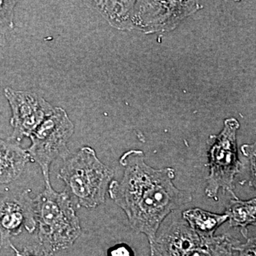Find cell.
<instances>
[{
  "instance_id": "obj_7",
  "label": "cell",
  "mask_w": 256,
  "mask_h": 256,
  "mask_svg": "<svg viewBox=\"0 0 256 256\" xmlns=\"http://www.w3.org/2000/svg\"><path fill=\"white\" fill-rule=\"evenodd\" d=\"M4 94L11 108L10 124L13 128L8 139L18 144L24 138H30L54 110V107L36 92L5 88Z\"/></svg>"
},
{
  "instance_id": "obj_2",
  "label": "cell",
  "mask_w": 256,
  "mask_h": 256,
  "mask_svg": "<svg viewBox=\"0 0 256 256\" xmlns=\"http://www.w3.org/2000/svg\"><path fill=\"white\" fill-rule=\"evenodd\" d=\"M114 176V171L100 161L92 148L87 146L67 158L58 174L65 183L64 191L73 205L88 210L105 203Z\"/></svg>"
},
{
  "instance_id": "obj_11",
  "label": "cell",
  "mask_w": 256,
  "mask_h": 256,
  "mask_svg": "<svg viewBox=\"0 0 256 256\" xmlns=\"http://www.w3.org/2000/svg\"><path fill=\"white\" fill-rule=\"evenodd\" d=\"M225 214L228 216L229 225L240 229L244 238L248 239V226H256V200H240L233 198L228 202Z\"/></svg>"
},
{
  "instance_id": "obj_10",
  "label": "cell",
  "mask_w": 256,
  "mask_h": 256,
  "mask_svg": "<svg viewBox=\"0 0 256 256\" xmlns=\"http://www.w3.org/2000/svg\"><path fill=\"white\" fill-rule=\"evenodd\" d=\"M183 220L200 236H214L215 232L228 220V216L212 213L200 208H188L182 212Z\"/></svg>"
},
{
  "instance_id": "obj_16",
  "label": "cell",
  "mask_w": 256,
  "mask_h": 256,
  "mask_svg": "<svg viewBox=\"0 0 256 256\" xmlns=\"http://www.w3.org/2000/svg\"><path fill=\"white\" fill-rule=\"evenodd\" d=\"M239 256H256V238L247 239L246 242L239 246Z\"/></svg>"
},
{
  "instance_id": "obj_8",
  "label": "cell",
  "mask_w": 256,
  "mask_h": 256,
  "mask_svg": "<svg viewBox=\"0 0 256 256\" xmlns=\"http://www.w3.org/2000/svg\"><path fill=\"white\" fill-rule=\"evenodd\" d=\"M36 228L34 201L28 190L0 195V248H10L11 238Z\"/></svg>"
},
{
  "instance_id": "obj_6",
  "label": "cell",
  "mask_w": 256,
  "mask_h": 256,
  "mask_svg": "<svg viewBox=\"0 0 256 256\" xmlns=\"http://www.w3.org/2000/svg\"><path fill=\"white\" fill-rule=\"evenodd\" d=\"M75 126L62 108L55 107L53 114L30 136L32 144L26 150L31 161L41 168L46 186H50V170L52 163L60 158L64 160L70 154L68 142Z\"/></svg>"
},
{
  "instance_id": "obj_15",
  "label": "cell",
  "mask_w": 256,
  "mask_h": 256,
  "mask_svg": "<svg viewBox=\"0 0 256 256\" xmlns=\"http://www.w3.org/2000/svg\"><path fill=\"white\" fill-rule=\"evenodd\" d=\"M108 256H134V252L126 244H119L110 248L108 250Z\"/></svg>"
},
{
  "instance_id": "obj_9",
  "label": "cell",
  "mask_w": 256,
  "mask_h": 256,
  "mask_svg": "<svg viewBox=\"0 0 256 256\" xmlns=\"http://www.w3.org/2000/svg\"><path fill=\"white\" fill-rule=\"evenodd\" d=\"M30 161L26 150L18 143L0 139V184H8L20 178Z\"/></svg>"
},
{
  "instance_id": "obj_5",
  "label": "cell",
  "mask_w": 256,
  "mask_h": 256,
  "mask_svg": "<svg viewBox=\"0 0 256 256\" xmlns=\"http://www.w3.org/2000/svg\"><path fill=\"white\" fill-rule=\"evenodd\" d=\"M239 124L234 118L227 119L223 130L217 136H210L208 152L210 174L206 178L205 194L208 198L218 201L220 190L232 194L236 176L240 172V164L237 154L236 132Z\"/></svg>"
},
{
  "instance_id": "obj_12",
  "label": "cell",
  "mask_w": 256,
  "mask_h": 256,
  "mask_svg": "<svg viewBox=\"0 0 256 256\" xmlns=\"http://www.w3.org/2000/svg\"><path fill=\"white\" fill-rule=\"evenodd\" d=\"M16 1H0V46H6L8 34L15 28L14 18Z\"/></svg>"
},
{
  "instance_id": "obj_1",
  "label": "cell",
  "mask_w": 256,
  "mask_h": 256,
  "mask_svg": "<svg viewBox=\"0 0 256 256\" xmlns=\"http://www.w3.org/2000/svg\"><path fill=\"white\" fill-rule=\"evenodd\" d=\"M144 158L141 150L124 152L120 159L124 168L122 180H112L108 192L124 210L131 228L146 235L150 245L165 218L188 204L193 196L175 186L174 169H154Z\"/></svg>"
},
{
  "instance_id": "obj_3",
  "label": "cell",
  "mask_w": 256,
  "mask_h": 256,
  "mask_svg": "<svg viewBox=\"0 0 256 256\" xmlns=\"http://www.w3.org/2000/svg\"><path fill=\"white\" fill-rule=\"evenodd\" d=\"M34 201L40 245L50 254L72 246L82 227L66 192L46 186Z\"/></svg>"
},
{
  "instance_id": "obj_14",
  "label": "cell",
  "mask_w": 256,
  "mask_h": 256,
  "mask_svg": "<svg viewBox=\"0 0 256 256\" xmlns=\"http://www.w3.org/2000/svg\"><path fill=\"white\" fill-rule=\"evenodd\" d=\"M242 150L244 156H247L250 161V184L252 186L256 188V146H244L242 148Z\"/></svg>"
},
{
  "instance_id": "obj_4",
  "label": "cell",
  "mask_w": 256,
  "mask_h": 256,
  "mask_svg": "<svg viewBox=\"0 0 256 256\" xmlns=\"http://www.w3.org/2000/svg\"><path fill=\"white\" fill-rule=\"evenodd\" d=\"M240 244L226 235L200 236L186 222L178 220L158 234L150 256H239Z\"/></svg>"
},
{
  "instance_id": "obj_13",
  "label": "cell",
  "mask_w": 256,
  "mask_h": 256,
  "mask_svg": "<svg viewBox=\"0 0 256 256\" xmlns=\"http://www.w3.org/2000/svg\"><path fill=\"white\" fill-rule=\"evenodd\" d=\"M10 248L14 252L13 256H53V254L47 252L40 245L25 247L22 252L18 250L12 244L10 245Z\"/></svg>"
}]
</instances>
